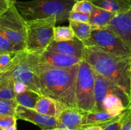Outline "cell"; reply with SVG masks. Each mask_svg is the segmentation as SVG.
I'll return each mask as SVG.
<instances>
[{
  "instance_id": "obj_18",
  "label": "cell",
  "mask_w": 131,
  "mask_h": 130,
  "mask_svg": "<svg viewBox=\"0 0 131 130\" xmlns=\"http://www.w3.org/2000/svg\"><path fill=\"white\" fill-rule=\"evenodd\" d=\"M128 107L120 97L115 94L107 95L102 102L103 110L114 117L121 115Z\"/></svg>"
},
{
  "instance_id": "obj_20",
  "label": "cell",
  "mask_w": 131,
  "mask_h": 130,
  "mask_svg": "<svg viewBox=\"0 0 131 130\" xmlns=\"http://www.w3.org/2000/svg\"><path fill=\"white\" fill-rule=\"evenodd\" d=\"M40 95L35 92L28 89L26 92L17 94L15 96V100L18 105L24 107L34 109Z\"/></svg>"
},
{
  "instance_id": "obj_29",
  "label": "cell",
  "mask_w": 131,
  "mask_h": 130,
  "mask_svg": "<svg viewBox=\"0 0 131 130\" xmlns=\"http://www.w3.org/2000/svg\"><path fill=\"white\" fill-rule=\"evenodd\" d=\"M17 119L14 115H6L0 117V130H5L8 127L17 124Z\"/></svg>"
},
{
  "instance_id": "obj_21",
  "label": "cell",
  "mask_w": 131,
  "mask_h": 130,
  "mask_svg": "<svg viewBox=\"0 0 131 130\" xmlns=\"http://www.w3.org/2000/svg\"><path fill=\"white\" fill-rule=\"evenodd\" d=\"M74 31L70 26L55 27L54 31V41L64 42L75 38Z\"/></svg>"
},
{
  "instance_id": "obj_32",
  "label": "cell",
  "mask_w": 131,
  "mask_h": 130,
  "mask_svg": "<svg viewBox=\"0 0 131 130\" xmlns=\"http://www.w3.org/2000/svg\"><path fill=\"white\" fill-rule=\"evenodd\" d=\"M28 89H29V88L23 83L15 82V84H14V90H15V93L16 94L24 93V92L28 90Z\"/></svg>"
},
{
  "instance_id": "obj_13",
  "label": "cell",
  "mask_w": 131,
  "mask_h": 130,
  "mask_svg": "<svg viewBox=\"0 0 131 130\" xmlns=\"http://www.w3.org/2000/svg\"><path fill=\"white\" fill-rule=\"evenodd\" d=\"M84 113L85 112L76 108H65L58 116V127L69 130H81Z\"/></svg>"
},
{
  "instance_id": "obj_12",
  "label": "cell",
  "mask_w": 131,
  "mask_h": 130,
  "mask_svg": "<svg viewBox=\"0 0 131 130\" xmlns=\"http://www.w3.org/2000/svg\"><path fill=\"white\" fill-rule=\"evenodd\" d=\"M84 47L83 42L75 37L72 40L64 42L53 41L47 48V50L74 56L83 60Z\"/></svg>"
},
{
  "instance_id": "obj_27",
  "label": "cell",
  "mask_w": 131,
  "mask_h": 130,
  "mask_svg": "<svg viewBox=\"0 0 131 130\" xmlns=\"http://www.w3.org/2000/svg\"><path fill=\"white\" fill-rule=\"evenodd\" d=\"M122 122L120 130H131V105L122 113Z\"/></svg>"
},
{
  "instance_id": "obj_11",
  "label": "cell",
  "mask_w": 131,
  "mask_h": 130,
  "mask_svg": "<svg viewBox=\"0 0 131 130\" xmlns=\"http://www.w3.org/2000/svg\"><path fill=\"white\" fill-rule=\"evenodd\" d=\"M35 54L40 62L53 67L61 68L72 67L79 64L81 61V59L78 57L47 50L41 53Z\"/></svg>"
},
{
  "instance_id": "obj_4",
  "label": "cell",
  "mask_w": 131,
  "mask_h": 130,
  "mask_svg": "<svg viewBox=\"0 0 131 130\" xmlns=\"http://www.w3.org/2000/svg\"><path fill=\"white\" fill-rule=\"evenodd\" d=\"M57 19L55 17L26 20L25 50L29 53H41L54 41V31Z\"/></svg>"
},
{
  "instance_id": "obj_16",
  "label": "cell",
  "mask_w": 131,
  "mask_h": 130,
  "mask_svg": "<svg viewBox=\"0 0 131 130\" xmlns=\"http://www.w3.org/2000/svg\"><path fill=\"white\" fill-rule=\"evenodd\" d=\"M115 15V13L111 12L93 5V8L90 12L89 24L93 27V29L106 28Z\"/></svg>"
},
{
  "instance_id": "obj_19",
  "label": "cell",
  "mask_w": 131,
  "mask_h": 130,
  "mask_svg": "<svg viewBox=\"0 0 131 130\" xmlns=\"http://www.w3.org/2000/svg\"><path fill=\"white\" fill-rule=\"evenodd\" d=\"M69 26L74 31L75 36L82 42L87 40L90 37L93 28L89 23L81 22L69 20Z\"/></svg>"
},
{
  "instance_id": "obj_35",
  "label": "cell",
  "mask_w": 131,
  "mask_h": 130,
  "mask_svg": "<svg viewBox=\"0 0 131 130\" xmlns=\"http://www.w3.org/2000/svg\"><path fill=\"white\" fill-rule=\"evenodd\" d=\"M42 130H69L66 128H61V127H56V128L49 129H42Z\"/></svg>"
},
{
  "instance_id": "obj_9",
  "label": "cell",
  "mask_w": 131,
  "mask_h": 130,
  "mask_svg": "<svg viewBox=\"0 0 131 130\" xmlns=\"http://www.w3.org/2000/svg\"><path fill=\"white\" fill-rule=\"evenodd\" d=\"M15 117L17 119L28 121L40 127L42 129L58 127V117H50L39 113L33 108L18 105L15 109Z\"/></svg>"
},
{
  "instance_id": "obj_26",
  "label": "cell",
  "mask_w": 131,
  "mask_h": 130,
  "mask_svg": "<svg viewBox=\"0 0 131 130\" xmlns=\"http://www.w3.org/2000/svg\"><path fill=\"white\" fill-rule=\"evenodd\" d=\"M17 52L0 55V72L6 70L11 64Z\"/></svg>"
},
{
  "instance_id": "obj_31",
  "label": "cell",
  "mask_w": 131,
  "mask_h": 130,
  "mask_svg": "<svg viewBox=\"0 0 131 130\" xmlns=\"http://www.w3.org/2000/svg\"><path fill=\"white\" fill-rule=\"evenodd\" d=\"M15 0H0V15L10 8Z\"/></svg>"
},
{
  "instance_id": "obj_25",
  "label": "cell",
  "mask_w": 131,
  "mask_h": 130,
  "mask_svg": "<svg viewBox=\"0 0 131 130\" xmlns=\"http://www.w3.org/2000/svg\"><path fill=\"white\" fill-rule=\"evenodd\" d=\"M93 3L90 1H87V0L76 1L74 5H73L71 11L90 14L92 8H93Z\"/></svg>"
},
{
  "instance_id": "obj_37",
  "label": "cell",
  "mask_w": 131,
  "mask_h": 130,
  "mask_svg": "<svg viewBox=\"0 0 131 130\" xmlns=\"http://www.w3.org/2000/svg\"><path fill=\"white\" fill-rule=\"evenodd\" d=\"M130 63H131V57H130Z\"/></svg>"
},
{
  "instance_id": "obj_36",
  "label": "cell",
  "mask_w": 131,
  "mask_h": 130,
  "mask_svg": "<svg viewBox=\"0 0 131 130\" xmlns=\"http://www.w3.org/2000/svg\"><path fill=\"white\" fill-rule=\"evenodd\" d=\"M75 1H80V0H75ZM87 1H91V2H92V1H93V0H87Z\"/></svg>"
},
{
  "instance_id": "obj_34",
  "label": "cell",
  "mask_w": 131,
  "mask_h": 130,
  "mask_svg": "<svg viewBox=\"0 0 131 130\" xmlns=\"http://www.w3.org/2000/svg\"><path fill=\"white\" fill-rule=\"evenodd\" d=\"M5 130H17V124H15L14 125L8 127L7 129H6Z\"/></svg>"
},
{
  "instance_id": "obj_28",
  "label": "cell",
  "mask_w": 131,
  "mask_h": 130,
  "mask_svg": "<svg viewBox=\"0 0 131 130\" xmlns=\"http://www.w3.org/2000/svg\"><path fill=\"white\" fill-rule=\"evenodd\" d=\"M90 17V14H88V13H81L71 11L69 14V20L89 23Z\"/></svg>"
},
{
  "instance_id": "obj_5",
  "label": "cell",
  "mask_w": 131,
  "mask_h": 130,
  "mask_svg": "<svg viewBox=\"0 0 131 130\" xmlns=\"http://www.w3.org/2000/svg\"><path fill=\"white\" fill-rule=\"evenodd\" d=\"M76 107L83 112H97L95 98V72L84 60L79 64L75 89Z\"/></svg>"
},
{
  "instance_id": "obj_6",
  "label": "cell",
  "mask_w": 131,
  "mask_h": 130,
  "mask_svg": "<svg viewBox=\"0 0 131 130\" xmlns=\"http://www.w3.org/2000/svg\"><path fill=\"white\" fill-rule=\"evenodd\" d=\"M83 43L84 46L95 47L117 57H131L129 46L118 34L107 28L93 29L90 37Z\"/></svg>"
},
{
  "instance_id": "obj_15",
  "label": "cell",
  "mask_w": 131,
  "mask_h": 130,
  "mask_svg": "<svg viewBox=\"0 0 131 130\" xmlns=\"http://www.w3.org/2000/svg\"><path fill=\"white\" fill-rule=\"evenodd\" d=\"M64 107L54 99L46 96H40L34 109L39 113L50 117H58Z\"/></svg>"
},
{
  "instance_id": "obj_3",
  "label": "cell",
  "mask_w": 131,
  "mask_h": 130,
  "mask_svg": "<svg viewBox=\"0 0 131 130\" xmlns=\"http://www.w3.org/2000/svg\"><path fill=\"white\" fill-rule=\"evenodd\" d=\"M75 0H33L14 1L19 14L25 20L55 17L57 22L69 20Z\"/></svg>"
},
{
  "instance_id": "obj_24",
  "label": "cell",
  "mask_w": 131,
  "mask_h": 130,
  "mask_svg": "<svg viewBox=\"0 0 131 130\" xmlns=\"http://www.w3.org/2000/svg\"><path fill=\"white\" fill-rule=\"evenodd\" d=\"M19 52L15 46L0 31V55Z\"/></svg>"
},
{
  "instance_id": "obj_1",
  "label": "cell",
  "mask_w": 131,
  "mask_h": 130,
  "mask_svg": "<svg viewBox=\"0 0 131 130\" xmlns=\"http://www.w3.org/2000/svg\"><path fill=\"white\" fill-rule=\"evenodd\" d=\"M31 54L42 95L54 99L64 108H77L75 89L79 64L65 68L53 67L40 62L37 54Z\"/></svg>"
},
{
  "instance_id": "obj_10",
  "label": "cell",
  "mask_w": 131,
  "mask_h": 130,
  "mask_svg": "<svg viewBox=\"0 0 131 130\" xmlns=\"http://www.w3.org/2000/svg\"><path fill=\"white\" fill-rule=\"evenodd\" d=\"M106 28L118 34L131 49V10L116 14Z\"/></svg>"
},
{
  "instance_id": "obj_14",
  "label": "cell",
  "mask_w": 131,
  "mask_h": 130,
  "mask_svg": "<svg viewBox=\"0 0 131 130\" xmlns=\"http://www.w3.org/2000/svg\"><path fill=\"white\" fill-rule=\"evenodd\" d=\"M121 115L118 116L111 115L106 111H97L87 112L84 115L82 121V128L90 126H97L104 127L110 123L120 119Z\"/></svg>"
},
{
  "instance_id": "obj_33",
  "label": "cell",
  "mask_w": 131,
  "mask_h": 130,
  "mask_svg": "<svg viewBox=\"0 0 131 130\" xmlns=\"http://www.w3.org/2000/svg\"><path fill=\"white\" fill-rule=\"evenodd\" d=\"M81 130H102V127L97 126H90L83 127Z\"/></svg>"
},
{
  "instance_id": "obj_22",
  "label": "cell",
  "mask_w": 131,
  "mask_h": 130,
  "mask_svg": "<svg viewBox=\"0 0 131 130\" xmlns=\"http://www.w3.org/2000/svg\"><path fill=\"white\" fill-rule=\"evenodd\" d=\"M18 105L16 100H0V117L14 115Z\"/></svg>"
},
{
  "instance_id": "obj_17",
  "label": "cell",
  "mask_w": 131,
  "mask_h": 130,
  "mask_svg": "<svg viewBox=\"0 0 131 130\" xmlns=\"http://www.w3.org/2000/svg\"><path fill=\"white\" fill-rule=\"evenodd\" d=\"M92 3L98 7L115 14L131 10V0H93Z\"/></svg>"
},
{
  "instance_id": "obj_23",
  "label": "cell",
  "mask_w": 131,
  "mask_h": 130,
  "mask_svg": "<svg viewBox=\"0 0 131 130\" xmlns=\"http://www.w3.org/2000/svg\"><path fill=\"white\" fill-rule=\"evenodd\" d=\"M14 84L15 82H12L0 86V100H15L16 94Z\"/></svg>"
},
{
  "instance_id": "obj_8",
  "label": "cell",
  "mask_w": 131,
  "mask_h": 130,
  "mask_svg": "<svg viewBox=\"0 0 131 130\" xmlns=\"http://www.w3.org/2000/svg\"><path fill=\"white\" fill-rule=\"evenodd\" d=\"M108 94L118 96L127 105L130 106L131 105V99L125 92L110 80L95 72V98L98 111H104L102 102Z\"/></svg>"
},
{
  "instance_id": "obj_30",
  "label": "cell",
  "mask_w": 131,
  "mask_h": 130,
  "mask_svg": "<svg viewBox=\"0 0 131 130\" xmlns=\"http://www.w3.org/2000/svg\"><path fill=\"white\" fill-rule=\"evenodd\" d=\"M122 124V115L120 119L117 120L116 121L110 123L106 126L102 127V130H120Z\"/></svg>"
},
{
  "instance_id": "obj_7",
  "label": "cell",
  "mask_w": 131,
  "mask_h": 130,
  "mask_svg": "<svg viewBox=\"0 0 131 130\" xmlns=\"http://www.w3.org/2000/svg\"><path fill=\"white\" fill-rule=\"evenodd\" d=\"M0 31L15 46L17 51L25 50L26 20L19 14L14 3L0 15Z\"/></svg>"
},
{
  "instance_id": "obj_2",
  "label": "cell",
  "mask_w": 131,
  "mask_h": 130,
  "mask_svg": "<svg viewBox=\"0 0 131 130\" xmlns=\"http://www.w3.org/2000/svg\"><path fill=\"white\" fill-rule=\"evenodd\" d=\"M83 60L95 72L120 87L131 99L130 57H120L93 47H84Z\"/></svg>"
}]
</instances>
